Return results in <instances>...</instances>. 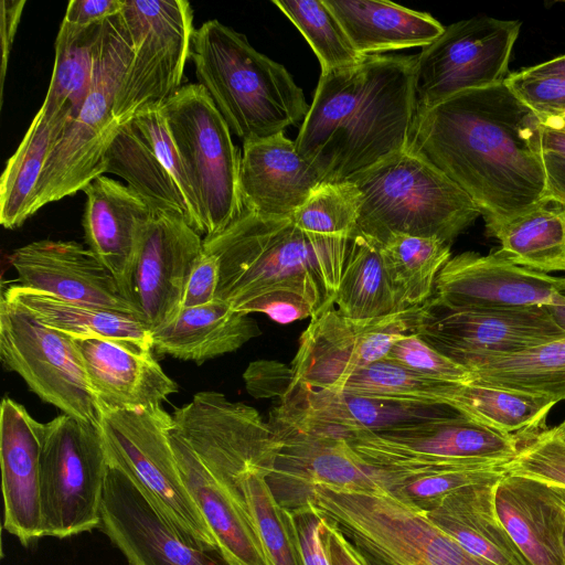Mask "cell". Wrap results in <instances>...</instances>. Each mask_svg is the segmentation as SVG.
Segmentation results:
<instances>
[{
  "mask_svg": "<svg viewBox=\"0 0 565 565\" xmlns=\"http://www.w3.org/2000/svg\"><path fill=\"white\" fill-rule=\"evenodd\" d=\"M542 127L503 82L416 113L408 149L468 194L489 226L548 194Z\"/></svg>",
  "mask_w": 565,
  "mask_h": 565,
  "instance_id": "cell-1",
  "label": "cell"
},
{
  "mask_svg": "<svg viewBox=\"0 0 565 565\" xmlns=\"http://www.w3.org/2000/svg\"><path fill=\"white\" fill-rule=\"evenodd\" d=\"M417 55H366L321 72L295 140L323 182H343L408 149Z\"/></svg>",
  "mask_w": 565,
  "mask_h": 565,
  "instance_id": "cell-2",
  "label": "cell"
},
{
  "mask_svg": "<svg viewBox=\"0 0 565 565\" xmlns=\"http://www.w3.org/2000/svg\"><path fill=\"white\" fill-rule=\"evenodd\" d=\"M350 242L309 234L291 218L244 211L226 230L204 237L203 248L218 258L216 299L286 324L334 305Z\"/></svg>",
  "mask_w": 565,
  "mask_h": 565,
  "instance_id": "cell-3",
  "label": "cell"
},
{
  "mask_svg": "<svg viewBox=\"0 0 565 565\" xmlns=\"http://www.w3.org/2000/svg\"><path fill=\"white\" fill-rule=\"evenodd\" d=\"M191 58L199 84L243 142L284 132L309 110L289 72L218 20L195 29Z\"/></svg>",
  "mask_w": 565,
  "mask_h": 565,
  "instance_id": "cell-4",
  "label": "cell"
},
{
  "mask_svg": "<svg viewBox=\"0 0 565 565\" xmlns=\"http://www.w3.org/2000/svg\"><path fill=\"white\" fill-rule=\"evenodd\" d=\"M348 181L361 193L355 231L377 243L406 234L450 245L481 216L468 194L409 149Z\"/></svg>",
  "mask_w": 565,
  "mask_h": 565,
  "instance_id": "cell-5",
  "label": "cell"
},
{
  "mask_svg": "<svg viewBox=\"0 0 565 565\" xmlns=\"http://www.w3.org/2000/svg\"><path fill=\"white\" fill-rule=\"evenodd\" d=\"M305 501L333 521L375 565H492L465 550L424 510L386 489H307Z\"/></svg>",
  "mask_w": 565,
  "mask_h": 565,
  "instance_id": "cell-6",
  "label": "cell"
},
{
  "mask_svg": "<svg viewBox=\"0 0 565 565\" xmlns=\"http://www.w3.org/2000/svg\"><path fill=\"white\" fill-rule=\"evenodd\" d=\"M132 53L120 13L104 22L95 75L78 114L71 118L41 175L35 213L44 205L84 190L104 174V156L119 127L114 117L118 89Z\"/></svg>",
  "mask_w": 565,
  "mask_h": 565,
  "instance_id": "cell-7",
  "label": "cell"
},
{
  "mask_svg": "<svg viewBox=\"0 0 565 565\" xmlns=\"http://www.w3.org/2000/svg\"><path fill=\"white\" fill-rule=\"evenodd\" d=\"M98 425L108 465L125 472L186 540L218 550L182 480L170 443L172 416L162 406L99 409Z\"/></svg>",
  "mask_w": 565,
  "mask_h": 565,
  "instance_id": "cell-8",
  "label": "cell"
},
{
  "mask_svg": "<svg viewBox=\"0 0 565 565\" xmlns=\"http://www.w3.org/2000/svg\"><path fill=\"white\" fill-rule=\"evenodd\" d=\"M161 111L198 198L204 237L216 235L245 211L239 188L242 152L199 83L182 85Z\"/></svg>",
  "mask_w": 565,
  "mask_h": 565,
  "instance_id": "cell-9",
  "label": "cell"
},
{
  "mask_svg": "<svg viewBox=\"0 0 565 565\" xmlns=\"http://www.w3.org/2000/svg\"><path fill=\"white\" fill-rule=\"evenodd\" d=\"M99 425L61 414L45 423L40 460L43 536L98 527L108 471Z\"/></svg>",
  "mask_w": 565,
  "mask_h": 565,
  "instance_id": "cell-10",
  "label": "cell"
},
{
  "mask_svg": "<svg viewBox=\"0 0 565 565\" xmlns=\"http://www.w3.org/2000/svg\"><path fill=\"white\" fill-rule=\"evenodd\" d=\"M120 17L132 53L114 106L118 126L161 107L180 89L195 32L185 0H124Z\"/></svg>",
  "mask_w": 565,
  "mask_h": 565,
  "instance_id": "cell-11",
  "label": "cell"
},
{
  "mask_svg": "<svg viewBox=\"0 0 565 565\" xmlns=\"http://www.w3.org/2000/svg\"><path fill=\"white\" fill-rule=\"evenodd\" d=\"M0 356L43 402L98 425L99 411L74 338L1 296Z\"/></svg>",
  "mask_w": 565,
  "mask_h": 565,
  "instance_id": "cell-12",
  "label": "cell"
},
{
  "mask_svg": "<svg viewBox=\"0 0 565 565\" xmlns=\"http://www.w3.org/2000/svg\"><path fill=\"white\" fill-rule=\"evenodd\" d=\"M426 302L394 315L355 320L334 305L310 319L291 362L295 385L339 390L356 371L387 356L391 348L417 329L431 306ZM291 390V388H290Z\"/></svg>",
  "mask_w": 565,
  "mask_h": 565,
  "instance_id": "cell-13",
  "label": "cell"
},
{
  "mask_svg": "<svg viewBox=\"0 0 565 565\" xmlns=\"http://www.w3.org/2000/svg\"><path fill=\"white\" fill-rule=\"evenodd\" d=\"M521 22L475 17L445 26L417 55L416 113L457 94L501 84Z\"/></svg>",
  "mask_w": 565,
  "mask_h": 565,
  "instance_id": "cell-14",
  "label": "cell"
},
{
  "mask_svg": "<svg viewBox=\"0 0 565 565\" xmlns=\"http://www.w3.org/2000/svg\"><path fill=\"white\" fill-rule=\"evenodd\" d=\"M369 467L395 469L430 462L467 466H504L522 441L461 414L373 433L356 430L342 436Z\"/></svg>",
  "mask_w": 565,
  "mask_h": 565,
  "instance_id": "cell-15",
  "label": "cell"
},
{
  "mask_svg": "<svg viewBox=\"0 0 565 565\" xmlns=\"http://www.w3.org/2000/svg\"><path fill=\"white\" fill-rule=\"evenodd\" d=\"M99 529L128 565H231L217 548L186 540L121 470L110 466Z\"/></svg>",
  "mask_w": 565,
  "mask_h": 565,
  "instance_id": "cell-16",
  "label": "cell"
},
{
  "mask_svg": "<svg viewBox=\"0 0 565 565\" xmlns=\"http://www.w3.org/2000/svg\"><path fill=\"white\" fill-rule=\"evenodd\" d=\"M417 333L463 366L478 358L516 353L565 337L546 307L449 310L436 305L434 297Z\"/></svg>",
  "mask_w": 565,
  "mask_h": 565,
  "instance_id": "cell-17",
  "label": "cell"
},
{
  "mask_svg": "<svg viewBox=\"0 0 565 565\" xmlns=\"http://www.w3.org/2000/svg\"><path fill=\"white\" fill-rule=\"evenodd\" d=\"M564 277L520 266L499 249L487 255L465 252L440 269L436 305L449 310H503L565 306Z\"/></svg>",
  "mask_w": 565,
  "mask_h": 565,
  "instance_id": "cell-18",
  "label": "cell"
},
{
  "mask_svg": "<svg viewBox=\"0 0 565 565\" xmlns=\"http://www.w3.org/2000/svg\"><path fill=\"white\" fill-rule=\"evenodd\" d=\"M202 252V235L183 216L153 213L142 231L127 290V300L151 330L181 310L188 277Z\"/></svg>",
  "mask_w": 565,
  "mask_h": 565,
  "instance_id": "cell-19",
  "label": "cell"
},
{
  "mask_svg": "<svg viewBox=\"0 0 565 565\" xmlns=\"http://www.w3.org/2000/svg\"><path fill=\"white\" fill-rule=\"evenodd\" d=\"M267 422L281 444L270 477L306 490L312 486L362 492L385 489L381 471L364 463L344 438L280 403L273 406Z\"/></svg>",
  "mask_w": 565,
  "mask_h": 565,
  "instance_id": "cell-20",
  "label": "cell"
},
{
  "mask_svg": "<svg viewBox=\"0 0 565 565\" xmlns=\"http://www.w3.org/2000/svg\"><path fill=\"white\" fill-rule=\"evenodd\" d=\"M10 262L21 286L70 302L138 317L111 273L77 242L35 241L15 249Z\"/></svg>",
  "mask_w": 565,
  "mask_h": 565,
  "instance_id": "cell-21",
  "label": "cell"
},
{
  "mask_svg": "<svg viewBox=\"0 0 565 565\" xmlns=\"http://www.w3.org/2000/svg\"><path fill=\"white\" fill-rule=\"evenodd\" d=\"M74 341L98 411L157 407L178 391L153 358L152 348L102 338Z\"/></svg>",
  "mask_w": 565,
  "mask_h": 565,
  "instance_id": "cell-22",
  "label": "cell"
},
{
  "mask_svg": "<svg viewBox=\"0 0 565 565\" xmlns=\"http://www.w3.org/2000/svg\"><path fill=\"white\" fill-rule=\"evenodd\" d=\"M45 423L4 397L0 415V461L4 529L28 546L43 536L40 460Z\"/></svg>",
  "mask_w": 565,
  "mask_h": 565,
  "instance_id": "cell-23",
  "label": "cell"
},
{
  "mask_svg": "<svg viewBox=\"0 0 565 565\" xmlns=\"http://www.w3.org/2000/svg\"><path fill=\"white\" fill-rule=\"evenodd\" d=\"M322 182L284 132L243 142L239 188L245 211L265 218H290Z\"/></svg>",
  "mask_w": 565,
  "mask_h": 565,
  "instance_id": "cell-24",
  "label": "cell"
},
{
  "mask_svg": "<svg viewBox=\"0 0 565 565\" xmlns=\"http://www.w3.org/2000/svg\"><path fill=\"white\" fill-rule=\"evenodd\" d=\"M83 192L85 242L115 277L127 299L141 234L153 211L128 185L104 174L92 180Z\"/></svg>",
  "mask_w": 565,
  "mask_h": 565,
  "instance_id": "cell-25",
  "label": "cell"
},
{
  "mask_svg": "<svg viewBox=\"0 0 565 565\" xmlns=\"http://www.w3.org/2000/svg\"><path fill=\"white\" fill-rule=\"evenodd\" d=\"M279 403L340 437L356 430L379 433L457 414L443 405L373 399L300 384L292 386Z\"/></svg>",
  "mask_w": 565,
  "mask_h": 565,
  "instance_id": "cell-26",
  "label": "cell"
},
{
  "mask_svg": "<svg viewBox=\"0 0 565 565\" xmlns=\"http://www.w3.org/2000/svg\"><path fill=\"white\" fill-rule=\"evenodd\" d=\"M498 516L531 565H565V515L545 484L505 473L497 483Z\"/></svg>",
  "mask_w": 565,
  "mask_h": 565,
  "instance_id": "cell-27",
  "label": "cell"
},
{
  "mask_svg": "<svg viewBox=\"0 0 565 565\" xmlns=\"http://www.w3.org/2000/svg\"><path fill=\"white\" fill-rule=\"evenodd\" d=\"M170 443L182 480L231 565H268L247 515L172 428Z\"/></svg>",
  "mask_w": 565,
  "mask_h": 565,
  "instance_id": "cell-28",
  "label": "cell"
},
{
  "mask_svg": "<svg viewBox=\"0 0 565 565\" xmlns=\"http://www.w3.org/2000/svg\"><path fill=\"white\" fill-rule=\"evenodd\" d=\"M260 334L249 315L215 298L206 305L181 308L170 322L151 330V341L157 353L202 364L238 350Z\"/></svg>",
  "mask_w": 565,
  "mask_h": 565,
  "instance_id": "cell-29",
  "label": "cell"
},
{
  "mask_svg": "<svg viewBox=\"0 0 565 565\" xmlns=\"http://www.w3.org/2000/svg\"><path fill=\"white\" fill-rule=\"evenodd\" d=\"M498 481L460 489L425 512L465 550L492 565H531L498 516Z\"/></svg>",
  "mask_w": 565,
  "mask_h": 565,
  "instance_id": "cell-30",
  "label": "cell"
},
{
  "mask_svg": "<svg viewBox=\"0 0 565 565\" xmlns=\"http://www.w3.org/2000/svg\"><path fill=\"white\" fill-rule=\"evenodd\" d=\"M363 56L427 46L445 30L433 15L390 1L323 0Z\"/></svg>",
  "mask_w": 565,
  "mask_h": 565,
  "instance_id": "cell-31",
  "label": "cell"
},
{
  "mask_svg": "<svg viewBox=\"0 0 565 565\" xmlns=\"http://www.w3.org/2000/svg\"><path fill=\"white\" fill-rule=\"evenodd\" d=\"M70 113L40 107L0 179V223L13 230L35 214L38 185Z\"/></svg>",
  "mask_w": 565,
  "mask_h": 565,
  "instance_id": "cell-32",
  "label": "cell"
},
{
  "mask_svg": "<svg viewBox=\"0 0 565 565\" xmlns=\"http://www.w3.org/2000/svg\"><path fill=\"white\" fill-rule=\"evenodd\" d=\"M441 404L524 444L546 429L545 419L557 403L546 396L472 381L447 384Z\"/></svg>",
  "mask_w": 565,
  "mask_h": 565,
  "instance_id": "cell-33",
  "label": "cell"
},
{
  "mask_svg": "<svg viewBox=\"0 0 565 565\" xmlns=\"http://www.w3.org/2000/svg\"><path fill=\"white\" fill-rule=\"evenodd\" d=\"M513 263L541 273L565 271V202L547 194L525 211L486 226Z\"/></svg>",
  "mask_w": 565,
  "mask_h": 565,
  "instance_id": "cell-34",
  "label": "cell"
},
{
  "mask_svg": "<svg viewBox=\"0 0 565 565\" xmlns=\"http://www.w3.org/2000/svg\"><path fill=\"white\" fill-rule=\"evenodd\" d=\"M2 296L74 339L134 341L152 348L151 329L136 315L70 302L19 284L9 286Z\"/></svg>",
  "mask_w": 565,
  "mask_h": 565,
  "instance_id": "cell-35",
  "label": "cell"
},
{
  "mask_svg": "<svg viewBox=\"0 0 565 565\" xmlns=\"http://www.w3.org/2000/svg\"><path fill=\"white\" fill-rule=\"evenodd\" d=\"M268 477L249 468L216 481L249 519L268 565H303L291 511L278 503Z\"/></svg>",
  "mask_w": 565,
  "mask_h": 565,
  "instance_id": "cell-36",
  "label": "cell"
},
{
  "mask_svg": "<svg viewBox=\"0 0 565 565\" xmlns=\"http://www.w3.org/2000/svg\"><path fill=\"white\" fill-rule=\"evenodd\" d=\"M121 177L153 213L183 216L188 210L183 196L158 157L130 120L117 128L105 156L104 174Z\"/></svg>",
  "mask_w": 565,
  "mask_h": 565,
  "instance_id": "cell-37",
  "label": "cell"
},
{
  "mask_svg": "<svg viewBox=\"0 0 565 565\" xmlns=\"http://www.w3.org/2000/svg\"><path fill=\"white\" fill-rule=\"evenodd\" d=\"M334 305L343 316L369 320L409 307L395 290L382 260L377 242L354 231Z\"/></svg>",
  "mask_w": 565,
  "mask_h": 565,
  "instance_id": "cell-38",
  "label": "cell"
},
{
  "mask_svg": "<svg viewBox=\"0 0 565 565\" xmlns=\"http://www.w3.org/2000/svg\"><path fill=\"white\" fill-rule=\"evenodd\" d=\"M465 366L475 382L565 401V337L516 353L478 358Z\"/></svg>",
  "mask_w": 565,
  "mask_h": 565,
  "instance_id": "cell-39",
  "label": "cell"
},
{
  "mask_svg": "<svg viewBox=\"0 0 565 565\" xmlns=\"http://www.w3.org/2000/svg\"><path fill=\"white\" fill-rule=\"evenodd\" d=\"M103 23L87 28L62 21L55 40V58L42 108L75 117L92 87Z\"/></svg>",
  "mask_w": 565,
  "mask_h": 565,
  "instance_id": "cell-40",
  "label": "cell"
},
{
  "mask_svg": "<svg viewBox=\"0 0 565 565\" xmlns=\"http://www.w3.org/2000/svg\"><path fill=\"white\" fill-rule=\"evenodd\" d=\"M385 270L406 307L434 296L436 278L451 258L450 245L435 237L393 234L377 243Z\"/></svg>",
  "mask_w": 565,
  "mask_h": 565,
  "instance_id": "cell-41",
  "label": "cell"
},
{
  "mask_svg": "<svg viewBox=\"0 0 565 565\" xmlns=\"http://www.w3.org/2000/svg\"><path fill=\"white\" fill-rule=\"evenodd\" d=\"M379 471L387 491L424 511L460 489L495 482L505 475L501 466H443L414 471Z\"/></svg>",
  "mask_w": 565,
  "mask_h": 565,
  "instance_id": "cell-42",
  "label": "cell"
},
{
  "mask_svg": "<svg viewBox=\"0 0 565 565\" xmlns=\"http://www.w3.org/2000/svg\"><path fill=\"white\" fill-rule=\"evenodd\" d=\"M294 23L318 57L321 72L352 67L361 55L323 0H274Z\"/></svg>",
  "mask_w": 565,
  "mask_h": 565,
  "instance_id": "cell-43",
  "label": "cell"
},
{
  "mask_svg": "<svg viewBox=\"0 0 565 565\" xmlns=\"http://www.w3.org/2000/svg\"><path fill=\"white\" fill-rule=\"evenodd\" d=\"M447 384L449 383L427 379L392 360L383 359L354 372L335 391L381 401L443 405Z\"/></svg>",
  "mask_w": 565,
  "mask_h": 565,
  "instance_id": "cell-44",
  "label": "cell"
},
{
  "mask_svg": "<svg viewBox=\"0 0 565 565\" xmlns=\"http://www.w3.org/2000/svg\"><path fill=\"white\" fill-rule=\"evenodd\" d=\"M361 206V193L350 181L322 182L290 217L309 234L328 238H351Z\"/></svg>",
  "mask_w": 565,
  "mask_h": 565,
  "instance_id": "cell-45",
  "label": "cell"
},
{
  "mask_svg": "<svg viewBox=\"0 0 565 565\" xmlns=\"http://www.w3.org/2000/svg\"><path fill=\"white\" fill-rule=\"evenodd\" d=\"M131 121L177 183L186 205L188 223L204 238L199 201L161 107L143 110Z\"/></svg>",
  "mask_w": 565,
  "mask_h": 565,
  "instance_id": "cell-46",
  "label": "cell"
},
{
  "mask_svg": "<svg viewBox=\"0 0 565 565\" xmlns=\"http://www.w3.org/2000/svg\"><path fill=\"white\" fill-rule=\"evenodd\" d=\"M503 469L508 475L565 489V441L546 428L522 444Z\"/></svg>",
  "mask_w": 565,
  "mask_h": 565,
  "instance_id": "cell-47",
  "label": "cell"
},
{
  "mask_svg": "<svg viewBox=\"0 0 565 565\" xmlns=\"http://www.w3.org/2000/svg\"><path fill=\"white\" fill-rule=\"evenodd\" d=\"M385 359L437 382L470 383L473 381V374L468 367L434 349L417 332L397 341Z\"/></svg>",
  "mask_w": 565,
  "mask_h": 565,
  "instance_id": "cell-48",
  "label": "cell"
},
{
  "mask_svg": "<svg viewBox=\"0 0 565 565\" xmlns=\"http://www.w3.org/2000/svg\"><path fill=\"white\" fill-rule=\"evenodd\" d=\"M504 82L543 119V122L565 113L564 76L532 75L520 70L509 74Z\"/></svg>",
  "mask_w": 565,
  "mask_h": 565,
  "instance_id": "cell-49",
  "label": "cell"
},
{
  "mask_svg": "<svg viewBox=\"0 0 565 565\" xmlns=\"http://www.w3.org/2000/svg\"><path fill=\"white\" fill-rule=\"evenodd\" d=\"M303 565H332L323 533V516L307 501L290 509Z\"/></svg>",
  "mask_w": 565,
  "mask_h": 565,
  "instance_id": "cell-50",
  "label": "cell"
},
{
  "mask_svg": "<svg viewBox=\"0 0 565 565\" xmlns=\"http://www.w3.org/2000/svg\"><path fill=\"white\" fill-rule=\"evenodd\" d=\"M247 393L254 398L284 399L290 392L294 373L291 366L276 360H256L243 373Z\"/></svg>",
  "mask_w": 565,
  "mask_h": 565,
  "instance_id": "cell-51",
  "label": "cell"
},
{
  "mask_svg": "<svg viewBox=\"0 0 565 565\" xmlns=\"http://www.w3.org/2000/svg\"><path fill=\"white\" fill-rule=\"evenodd\" d=\"M220 281L218 258L212 252L204 249L188 277L182 308L206 305L215 299Z\"/></svg>",
  "mask_w": 565,
  "mask_h": 565,
  "instance_id": "cell-52",
  "label": "cell"
},
{
  "mask_svg": "<svg viewBox=\"0 0 565 565\" xmlns=\"http://www.w3.org/2000/svg\"><path fill=\"white\" fill-rule=\"evenodd\" d=\"M122 6L124 0H71L63 21L71 25L87 28L119 14Z\"/></svg>",
  "mask_w": 565,
  "mask_h": 565,
  "instance_id": "cell-53",
  "label": "cell"
},
{
  "mask_svg": "<svg viewBox=\"0 0 565 565\" xmlns=\"http://www.w3.org/2000/svg\"><path fill=\"white\" fill-rule=\"evenodd\" d=\"M323 533L332 565H372L366 556L342 533L340 527L324 516Z\"/></svg>",
  "mask_w": 565,
  "mask_h": 565,
  "instance_id": "cell-54",
  "label": "cell"
},
{
  "mask_svg": "<svg viewBox=\"0 0 565 565\" xmlns=\"http://www.w3.org/2000/svg\"><path fill=\"white\" fill-rule=\"evenodd\" d=\"M26 1L24 0H3L1 1V96L6 78L7 64L11 46L17 33L21 14Z\"/></svg>",
  "mask_w": 565,
  "mask_h": 565,
  "instance_id": "cell-55",
  "label": "cell"
},
{
  "mask_svg": "<svg viewBox=\"0 0 565 565\" xmlns=\"http://www.w3.org/2000/svg\"><path fill=\"white\" fill-rule=\"evenodd\" d=\"M548 194L565 201V157L543 151Z\"/></svg>",
  "mask_w": 565,
  "mask_h": 565,
  "instance_id": "cell-56",
  "label": "cell"
},
{
  "mask_svg": "<svg viewBox=\"0 0 565 565\" xmlns=\"http://www.w3.org/2000/svg\"><path fill=\"white\" fill-rule=\"evenodd\" d=\"M541 143L543 151H552L565 157V125L557 118L543 122Z\"/></svg>",
  "mask_w": 565,
  "mask_h": 565,
  "instance_id": "cell-57",
  "label": "cell"
},
{
  "mask_svg": "<svg viewBox=\"0 0 565 565\" xmlns=\"http://www.w3.org/2000/svg\"><path fill=\"white\" fill-rule=\"evenodd\" d=\"M522 70L532 75H559L565 77V54Z\"/></svg>",
  "mask_w": 565,
  "mask_h": 565,
  "instance_id": "cell-58",
  "label": "cell"
},
{
  "mask_svg": "<svg viewBox=\"0 0 565 565\" xmlns=\"http://www.w3.org/2000/svg\"><path fill=\"white\" fill-rule=\"evenodd\" d=\"M555 322L565 331V306L546 307Z\"/></svg>",
  "mask_w": 565,
  "mask_h": 565,
  "instance_id": "cell-59",
  "label": "cell"
},
{
  "mask_svg": "<svg viewBox=\"0 0 565 565\" xmlns=\"http://www.w3.org/2000/svg\"><path fill=\"white\" fill-rule=\"evenodd\" d=\"M551 430L561 439L565 441V419L557 426L551 428Z\"/></svg>",
  "mask_w": 565,
  "mask_h": 565,
  "instance_id": "cell-60",
  "label": "cell"
},
{
  "mask_svg": "<svg viewBox=\"0 0 565 565\" xmlns=\"http://www.w3.org/2000/svg\"><path fill=\"white\" fill-rule=\"evenodd\" d=\"M558 2H559V3H563V4H565V0H561V1H558Z\"/></svg>",
  "mask_w": 565,
  "mask_h": 565,
  "instance_id": "cell-61",
  "label": "cell"
},
{
  "mask_svg": "<svg viewBox=\"0 0 565 565\" xmlns=\"http://www.w3.org/2000/svg\"><path fill=\"white\" fill-rule=\"evenodd\" d=\"M371 564H372V565H375V564H373V563H371Z\"/></svg>",
  "mask_w": 565,
  "mask_h": 565,
  "instance_id": "cell-62",
  "label": "cell"
},
{
  "mask_svg": "<svg viewBox=\"0 0 565 565\" xmlns=\"http://www.w3.org/2000/svg\"><path fill=\"white\" fill-rule=\"evenodd\" d=\"M563 202H565V201H563Z\"/></svg>",
  "mask_w": 565,
  "mask_h": 565,
  "instance_id": "cell-63",
  "label": "cell"
}]
</instances>
